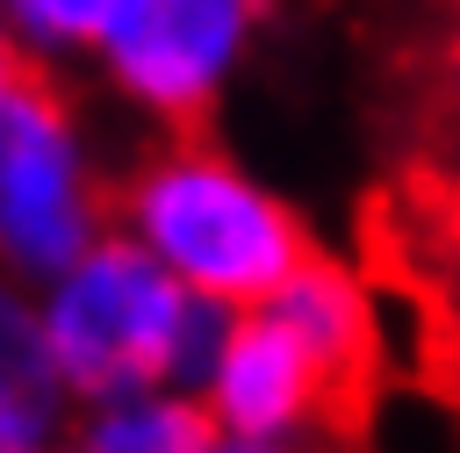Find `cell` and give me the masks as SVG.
I'll return each instance as SVG.
<instances>
[{"mask_svg":"<svg viewBox=\"0 0 460 453\" xmlns=\"http://www.w3.org/2000/svg\"><path fill=\"white\" fill-rule=\"evenodd\" d=\"M129 0H7L14 36L29 58H101V43L115 36Z\"/></svg>","mask_w":460,"mask_h":453,"instance_id":"obj_9","label":"cell"},{"mask_svg":"<svg viewBox=\"0 0 460 453\" xmlns=\"http://www.w3.org/2000/svg\"><path fill=\"white\" fill-rule=\"evenodd\" d=\"M223 431L208 424V410L180 388H144L122 403H101L79 431L86 453H208Z\"/></svg>","mask_w":460,"mask_h":453,"instance_id":"obj_8","label":"cell"},{"mask_svg":"<svg viewBox=\"0 0 460 453\" xmlns=\"http://www.w3.org/2000/svg\"><path fill=\"white\" fill-rule=\"evenodd\" d=\"M194 403L208 410V424L223 439H252V446H295L309 424L345 410L331 374L316 367V352L273 309H244L223 324V345H216Z\"/></svg>","mask_w":460,"mask_h":453,"instance_id":"obj_5","label":"cell"},{"mask_svg":"<svg viewBox=\"0 0 460 453\" xmlns=\"http://www.w3.org/2000/svg\"><path fill=\"white\" fill-rule=\"evenodd\" d=\"M259 14L266 0H129L115 36L101 43V65L122 101L172 129H194L237 79Z\"/></svg>","mask_w":460,"mask_h":453,"instance_id":"obj_4","label":"cell"},{"mask_svg":"<svg viewBox=\"0 0 460 453\" xmlns=\"http://www.w3.org/2000/svg\"><path fill=\"white\" fill-rule=\"evenodd\" d=\"M43 453H86V446H43Z\"/></svg>","mask_w":460,"mask_h":453,"instance_id":"obj_14","label":"cell"},{"mask_svg":"<svg viewBox=\"0 0 460 453\" xmlns=\"http://www.w3.org/2000/svg\"><path fill=\"white\" fill-rule=\"evenodd\" d=\"M208 453H295V446H252V439H216Z\"/></svg>","mask_w":460,"mask_h":453,"instance_id":"obj_12","label":"cell"},{"mask_svg":"<svg viewBox=\"0 0 460 453\" xmlns=\"http://www.w3.org/2000/svg\"><path fill=\"white\" fill-rule=\"evenodd\" d=\"M36 309L58 388L86 395L93 410L144 388L194 395L230 324V309L194 302L129 230H108L72 273H58L36 295Z\"/></svg>","mask_w":460,"mask_h":453,"instance_id":"obj_2","label":"cell"},{"mask_svg":"<svg viewBox=\"0 0 460 453\" xmlns=\"http://www.w3.org/2000/svg\"><path fill=\"white\" fill-rule=\"evenodd\" d=\"M446 223H453V237H460V194H453V216H446Z\"/></svg>","mask_w":460,"mask_h":453,"instance_id":"obj_13","label":"cell"},{"mask_svg":"<svg viewBox=\"0 0 460 453\" xmlns=\"http://www.w3.org/2000/svg\"><path fill=\"white\" fill-rule=\"evenodd\" d=\"M266 309L316 352V367L331 374L338 403H359L367 395V381L381 367V331H374V302H367V288H359L352 266H338V259L316 252Z\"/></svg>","mask_w":460,"mask_h":453,"instance_id":"obj_6","label":"cell"},{"mask_svg":"<svg viewBox=\"0 0 460 453\" xmlns=\"http://www.w3.org/2000/svg\"><path fill=\"white\" fill-rule=\"evenodd\" d=\"M108 237V209L72 108L29 72L0 101V273L50 288Z\"/></svg>","mask_w":460,"mask_h":453,"instance_id":"obj_3","label":"cell"},{"mask_svg":"<svg viewBox=\"0 0 460 453\" xmlns=\"http://www.w3.org/2000/svg\"><path fill=\"white\" fill-rule=\"evenodd\" d=\"M58 367L43 345V309L36 295L0 273V446L7 453H43L58 424Z\"/></svg>","mask_w":460,"mask_h":453,"instance_id":"obj_7","label":"cell"},{"mask_svg":"<svg viewBox=\"0 0 460 453\" xmlns=\"http://www.w3.org/2000/svg\"><path fill=\"white\" fill-rule=\"evenodd\" d=\"M446 93H453V115H460V29H453V43H446Z\"/></svg>","mask_w":460,"mask_h":453,"instance_id":"obj_11","label":"cell"},{"mask_svg":"<svg viewBox=\"0 0 460 453\" xmlns=\"http://www.w3.org/2000/svg\"><path fill=\"white\" fill-rule=\"evenodd\" d=\"M122 230L208 309H266L309 259L302 216L259 187L223 144L172 137L122 187Z\"/></svg>","mask_w":460,"mask_h":453,"instance_id":"obj_1","label":"cell"},{"mask_svg":"<svg viewBox=\"0 0 460 453\" xmlns=\"http://www.w3.org/2000/svg\"><path fill=\"white\" fill-rule=\"evenodd\" d=\"M22 79H29V50H22V36H14V14H7V0H0V101H7Z\"/></svg>","mask_w":460,"mask_h":453,"instance_id":"obj_10","label":"cell"},{"mask_svg":"<svg viewBox=\"0 0 460 453\" xmlns=\"http://www.w3.org/2000/svg\"><path fill=\"white\" fill-rule=\"evenodd\" d=\"M0 453H7V446H0Z\"/></svg>","mask_w":460,"mask_h":453,"instance_id":"obj_15","label":"cell"}]
</instances>
